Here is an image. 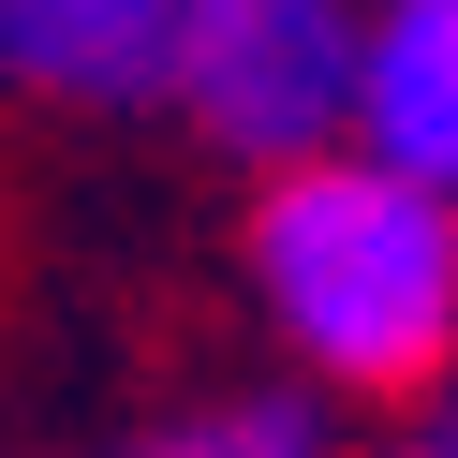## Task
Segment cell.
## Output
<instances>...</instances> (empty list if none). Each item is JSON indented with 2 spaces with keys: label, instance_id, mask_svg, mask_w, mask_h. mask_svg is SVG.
<instances>
[{
  "label": "cell",
  "instance_id": "cell-1",
  "mask_svg": "<svg viewBox=\"0 0 458 458\" xmlns=\"http://www.w3.org/2000/svg\"><path fill=\"white\" fill-rule=\"evenodd\" d=\"M251 310L326 399H414L458 369V192L369 163L355 133L267 163L251 192Z\"/></svg>",
  "mask_w": 458,
  "mask_h": 458
},
{
  "label": "cell",
  "instance_id": "cell-2",
  "mask_svg": "<svg viewBox=\"0 0 458 458\" xmlns=\"http://www.w3.org/2000/svg\"><path fill=\"white\" fill-rule=\"evenodd\" d=\"M163 104L222 163H310L355 133V0H178Z\"/></svg>",
  "mask_w": 458,
  "mask_h": 458
},
{
  "label": "cell",
  "instance_id": "cell-3",
  "mask_svg": "<svg viewBox=\"0 0 458 458\" xmlns=\"http://www.w3.org/2000/svg\"><path fill=\"white\" fill-rule=\"evenodd\" d=\"M178 60V0H0V104L148 119Z\"/></svg>",
  "mask_w": 458,
  "mask_h": 458
},
{
  "label": "cell",
  "instance_id": "cell-4",
  "mask_svg": "<svg viewBox=\"0 0 458 458\" xmlns=\"http://www.w3.org/2000/svg\"><path fill=\"white\" fill-rule=\"evenodd\" d=\"M355 148L458 192V0H355Z\"/></svg>",
  "mask_w": 458,
  "mask_h": 458
},
{
  "label": "cell",
  "instance_id": "cell-5",
  "mask_svg": "<svg viewBox=\"0 0 458 458\" xmlns=\"http://www.w3.org/2000/svg\"><path fill=\"white\" fill-rule=\"evenodd\" d=\"M104 458H340V399L326 385H222V399H178V414H148L133 444Z\"/></svg>",
  "mask_w": 458,
  "mask_h": 458
},
{
  "label": "cell",
  "instance_id": "cell-6",
  "mask_svg": "<svg viewBox=\"0 0 458 458\" xmlns=\"http://www.w3.org/2000/svg\"><path fill=\"white\" fill-rule=\"evenodd\" d=\"M369 458H458V369L414 385V399H385V444H369Z\"/></svg>",
  "mask_w": 458,
  "mask_h": 458
}]
</instances>
